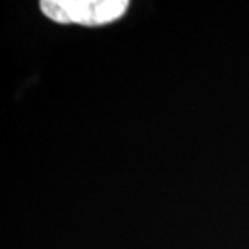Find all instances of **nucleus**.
Instances as JSON below:
<instances>
[{"label": "nucleus", "instance_id": "1", "mask_svg": "<svg viewBox=\"0 0 249 249\" xmlns=\"http://www.w3.org/2000/svg\"><path fill=\"white\" fill-rule=\"evenodd\" d=\"M129 7L126 0H44L41 12L60 24L106 26L120 19Z\"/></svg>", "mask_w": 249, "mask_h": 249}]
</instances>
